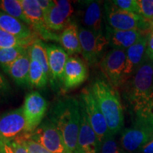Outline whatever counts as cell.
Returning a JSON list of instances; mask_svg holds the SVG:
<instances>
[{"mask_svg": "<svg viewBox=\"0 0 153 153\" xmlns=\"http://www.w3.org/2000/svg\"><path fill=\"white\" fill-rule=\"evenodd\" d=\"M122 88L132 119H153V61L146 57Z\"/></svg>", "mask_w": 153, "mask_h": 153, "instance_id": "obj_1", "label": "cell"}, {"mask_svg": "<svg viewBox=\"0 0 153 153\" xmlns=\"http://www.w3.org/2000/svg\"><path fill=\"white\" fill-rule=\"evenodd\" d=\"M48 118L60 132L69 151L76 153L81 120L79 100L72 97L59 99L51 107Z\"/></svg>", "mask_w": 153, "mask_h": 153, "instance_id": "obj_2", "label": "cell"}, {"mask_svg": "<svg viewBox=\"0 0 153 153\" xmlns=\"http://www.w3.org/2000/svg\"><path fill=\"white\" fill-rule=\"evenodd\" d=\"M90 89L111 134L114 135L122 129L124 124L123 108L118 89L104 77L94 79Z\"/></svg>", "mask_w": 153, "mask_h": 153, "instance_id": "obj_3", "label": "cell"}, {"mask_svg": "<svg viewBox=\"0 0 153 153\" xmlns=\"http://www.w3.org/2000/svg\"><path fill=\"white\" fill-rule=\"evenodd\" d=\"M104 14L108 26L114 29L150 32V22L141 15L118 8L111 1H105Z\"/></svg>", "mask_w": 153, "mask_h": 153, "instance_id": "obj_4", "label": "cell"}, {"mask_svg": "<svg viewBox=\"0 0 153 153\" xmlns=\"http://www.w3.org/2000/svg\"><path fill=\"white\" fill-rule=\"evenodd\" d=\"M153 140V119L133 120L130 128L123 130L120 136V147L128 153L140 151Z\"/></svg>", "mask_w": 153, "mask_h": 153, "instance_id": "obj_5", "label": "cell"}, {"mask_svg": "<svg viewBox=\"0 0 153 153\" xmlns=\"http://www.w3.org/2000/svg\"><path fill=\"white\" fill-rule=\"evenodd\" d=\"M126 51L111 49L100 61V68L105 78L115 88H122L127 82L125 75Z\"/></svg>", "mask_w": 153, "mask_h": 153, "instance_id": "obj_6", "label": "cell"}, {"mask_svg": "<svg viewBox=\"0 0 153 153\" xmlns=\"http://www.w3.org/2000/svg\"><path fill=\"white\" fill-rule=\"evenodd\" d=\"M79 101L101 144L106 137L111 135V134L108 130L104 115L101 113L91 92L90 87H87L82 89L80 94Z\"/></svg>", "mask_w": 153, "mask_h": 153, "instance_id": "obj_7", "label": "cell"}, {"mask_svg": "<svg viewBox=\"0 0 153 153\" xmlns=\"http://www.w3.org/2000/svg\"><path fill=\"white\" fill-rule=\"evenodd\" d=\"M26 137L52 153H71L67 148L60 132L49 118L44 120L33 133Z\"/></svg>", "mask_w": 153, "mask_h": 153, "instance_id": "obj_8", "label": "cell"}, {"mask_svg": "<svg viewBox=\"0 0 153 153\" xmlns=\"http://www.w3.org/2000/svg\"><path fill=\"white\" fill-rule=\"evenodd\" d=\"M79 36L82 56L89 65H95L101 60L108 45L106 36L104 33H96L85 27H79Z\"/></svg>", "mask_w": 153, "mask_h": 153, "instance_id": "obj_9", "label": "cell"}, {"mask_svg": "<svg viewBox=\"0 0 153 153\" xmlns=\"http://www.w3.org/2000/svg\"><path fill=\"white\" fill-rule=\"evenodd\" d=\"M27 135L22 107L0 116V142L18 141Z\"/></svg>", "mask_w": 153, "mask_h": 153, "instance_id": "obj_10", "label": "cell"}, {"mask_svg": "<svg viewBox=\"0 0 153 153\" xmlns=\"http://www.w3.org/2000/svg\"><path fill=\"white\" fill-rule=\"evenodd\" d=\"M48 108L47 100L38 91H31L26 96L22 108L28 135L33 133L43 122Z\"/></svg>", "mask_w": 153, "mask_h": 153, "instance_id": "obj_11", "label": "cell"}, {"mask_svg": "<svg viewBox=\"0 0 153 153\" xmlns=\"http://www.w3.org/2000/svg\"><path fill=\"white\" fill-rule=\"evenodd\" d=\"M21 2L26 16L30 23V27L38 37L45 41L59 42V36L47 26L43 12L38 6L37 0H21Z\"/></svg>", "mask_w": 153, "mask_h": 153, "instance_id": "obj_12", "label": "cell"}, {"mask_svg": "<svg viewBox=\"0 0 153 153\" xmlns=\"http://www.w3.org/2000/svg\"><path fill=\"white\" fill-rule=\"evenodd\" d=\"M73 8L69 1H54V5L44 14L45 23L52 31L62 30L72 22Z\"/></svg>", "mask_w": 153, "mask_h": 153, "instance_id": "obj_13", "label": "cell"}, {"mask_svg": "<svg viewBox=\"0 0 153 153\" xmlns=\"http://www.w3.org/2000/svg\"><path fill=\"white\" fill-rule=\"evenodd\" d=\"M88 77V69L79 57L69 56L62 76V89L68 91L78 87Z\"/></svg>", "mask_w": 153, "mask_h": 153, "instance_id": "obj_14", "label": "cell"}, {"mask_svg": "<svg viewBox=\"0 0 153 153\" xmlns=\"http://www.w3.org/2000/svg\"><path fill=\"white\" fill-rule=\"evenodd\" d=\"M81 106V120L77 139L76 153H99L101 144L89 123L83 106Z\"/></svg>", "mask_w": 153, "mask_h": 153, "instance_id": "obj_15", "label": "cell"}, {"mask_svg": "<svg viewBox=\"0 0 153 153\" xmlns=\"http://www.w3.org/2000/svg\"><path fill=\"white\" fill-rule=\"evenodd\" d=\"M46 52L51 84L55 85L56 82L62 83L63 73L69 55L62 47L51 43H46Z\"/></svg>", "mask_w": 153, "mask_h": 153, "instance_id": "obj_16", "label": "cell"}, {"mask_svg": "<svg viewBox=\"0 0 153 153\" xmlns=\"http://www.w3.org/2000/svg\"><path fill=\"white\" fill-rule=\"evenodd\" d=\"M150 32L141 31L138 30H116L106 26V37L108 41V45L113 49L126 51L130 47Z\"/></svg>", "mask_w": 153, "mask_h": 153, "instance_id": "obj_17", "label": "cell"}, {"mask_svg": "<svg viewBox=\"0 0 153 153\" xmlns=\"http://www.w3.org/2000/svg\"><path fill=\"white\" fill-rule=\"evenodd\" d=\"M148 34L143 36L137 43L126 51L125 75L127 81L133 76L146 58V46Z\"/></svg>", "mask_w": 153, "mask_h": 153, "instance_id": "obj_18", "label": "cell"}, {"mask_svg": "<svg viewBox=\"0 0 153 153\" xmlns=\"http://www.w3.org/2000/svg\"><path fill=\"white\" fill-rule=\"evenodd\" d=\"M0 28L21 39L35 41L39 38L30 26L1 11H0Z\"/></svg>", "mask_w": 153, "mask_h": 153, "instance_id": "obj_19", "label": "cell"}, {"mask_svg": "<svg viewBox=\"0 0 153 153\" xmlns=\"http://www.w3.org/2000/svg\"><path fill=\"white\" fill-rule=\"evenodd\" d=\"M30 58L27 53L19 57L9 65L1 68L4 73L8 75L17 85H28Z\"/></svg>", "mask_w": 153, "mask_h": 153, "instance_id": "obj_20", "label": "cell"}, {"mask_svg": "<svg viewBox=\"0 0 153 153\" xmlns=\"http://www.w3.org/2000/svg\"><path fill=\"white\" fill-rule=\"evenodd\" d=\"M84 11L83 24L86 28L96 33H103V14L99 1H87Z\"/></svg>", "mask_w": 153, "mask_h": 153, "instance_id": "obj_21", "label": "cell"}, {"mask_svg": "<svg viewBox=\"0 0 153 153\" xmlns=\"http://www.w3.org/2000/svg\"><path fill=\"white\" fill-rule=\"evenodd\" d=\"M79 27L75 22H72L59 36V42L69 55L81 53L79 36Z\"/></svg>", "mask_w": 153, "mask_h": 153, "instance_id": "obj_22", "label": "cell"}, {"mask_svg": "<svg viewBox=\"0 0 153 153\" xmlns=\"http://www.w3.org/2000/svg\"><path fill=\"white\" fill-rule=\"evenodd\" d=\"M48 80L41 63L37 60L30 59L28 85L33 88L43 89L46 87Z\"/></svg>", "mask_w": 153, "mask_h": 153, "instance_id": "obj_23", "label": "cell"}, {"mask_svg": "<svg viewBox=\"0 0 153 153\" xmlns=\"http://www.w3.org/2000/svg\"><path fill=\"white\" fill-rule=\"evenodd\" d=\"M28 53L30 59L37 60L38 62L41 63L49 79L50 70L48 62L46 43H43L41 39L38 38L33 42V43L28 48Z\"/></svg>", "mask_w": 153, "mask_h": 153, "instance_id": "obj_24", "label": "cell"}, {"mask_svg": "<svg viewBox=\"0 0 153 153\" xmlns=\"http://www.w3.org/2000/svg\"><path fill=\"white\" fill-rule=\"evenodd\" d=\"M0 11L19 19L30 26V23L25 14L21 0H0Z\"/></svg>", "mask_w": 153, "mask_h": 153, "instance_id": "obj_25", "label": "cell"}, {"mask_svg": "<svg viewBox=\"0 0 153 153\" xmlns=\"http://www.w3.org/2000/svg\"><path fill=\"white\" fill-rule=\"evenodd\" d=\"M33 41L30 40L21 39L0 28V49L15 47L28 48L33 43Z\"/></svg>", "mask_w": 153, "mask_h": 153, "instance_id": "obj_26", "label": "cell"}, {"mask_svg": "<svg viewBox=\"0 0 153 153\" xmlns=\"http://www.w3.org/2000/svg\"><path fill=\"white\" fill-rule=\"evenodd\" d=\"M28 48L15 47L0 49V67H6L27 53Z\"/></svg>", "mask_w": 153, "mask_h": 153, "instance_id": "obj_27", "label": "cell"}, {"mask_svg": "<svg viewBox=\"0 0 153 153\" xmlns=\"http://www.w3.org/2000/svg\"><path fill=\"white\" fill-rule=\"evenodd\" d=\"M99 153H128L120 147L113 135H110L101 143Z\"/></svg>", "mask_w": 153, "mask_h": 153, "instance_id": "obj_28", "label": "cell"}, {"mask_svg": "<svg viewBox=\"0 0 153 153\" xmlns=\"http://www.w3.org/2000/svg\"><path fill=\"white\" fill-rule=\"evenodd\" d=\"M0 150L3 153H28L26 148L19 141L0 142Z\"/></svg>", "mask_w": 153, "mask_h": 153, "instance_id": "obj_29", "label": "cell"}, {"mask_svg": "<svg viewBox=\"0 0 153 153\" xmlns=\"http://www.w3.org/2000/svg\"><path fill=\"white\" fill-rule=\"evenodd\" d=\"M111 1L116 7L122 10L140 14V7L137 0H114Z\"/></svg>", "mask_w": 153, "mask_h": 153, "instance_id": "obj_30", "label": "cell"}, {"mask_svg": "<svg viewBox=\"0 0 153 153\" xmlns=\"http://www.w3.org/2000/svg\"><path fill=\"white\" fill-rule=\"evenodd\" d=\"M18 141L26 148L28 153H52L43 148L41 145L38 144L33 140L28 138L26 135Z\"/></svg>", "mask_w": 153, "mask_h": 153, "instance_id": "obj_31", "label": "cell"}, {"mask_svg": "<svg viewBox=\"0 0 153 153\" xmlns=\"http://www.w3.org/2000/svg\"><path fill=\"white\" fill-rule=\"evenodd\" d=\"M140 14L149 22L153 21V0H138Z\"/></svg>", "mask_w": 153, "mask_h": 153, "instance_id": "obj_32", "label": "cell"}, {"mask_svg": "<svg viewBox=\"0 0 153 153\" xmlns=\"http://www.w3.org/2000/svg\"><path fill=\"white\" fill-rule=\"evenodd\" d=\"M10 84L2 72L0 71V98H4L11 94Z\"/></svg>", "mask_w": 153, "mask_h": 153, "instance_id": "obj_33", "label": "cell"}, {"mask_svg": "<svg viewBox=\"0 0 153 153\" xmlns=\"http://www.w3.org/2000/svg\"><path fill=\"white\" fill-rule=\"evenodd\" d=\"M146 57L153 61V31L150 32L148 34L146 46Z\"/></svg>", "mask_w": 153, "mask_h": 153, "instance_id": "obj_34", "label": "cell"}, {"mask_svg": "<svg viewBox=\"0 0 153 153\" xmlns=\"http://www.w3.org/2000/svg\"><path fill=\"white\" fill-rule=\"evenodd\" d=\"M37 2L43 12V14L47 13L54 5V1H51V0H37Z\"/></svg>", "mask_w": 153, "mask_h": 153, "instance_id": "obj_35", "label": "cell"}, {"mask_svg": "<svg viewBox=\"0 0 153 153\" xmlns=\"http://www.w3.org/2000/svg\"><path fill=\"white\" fill-rule=\"evenodd\" d=\"M141 153H153V140L148 143L140 150Z\"/></svg>", "mask_w": 153, "mask_h": 153, "instance_id": "obj_36", "label": "cell"}, {"mask_svg": "<svg viewBox=\"0 0 153 153\" xmlns=\"http://www.w3.org/2000/svg\"><path fill=\"white\" fill-rule=\"evenodd\" d=\"M153 31V21L150 22V32Z\"/></svg>", "mask_w": 153, "mask_h": 153, "instance_id": "obj_37", "label": "cell"}, {"mask_svg": "<svg viewBox=\"0 0 153 153\" xmlns=\"http://www.w3.org/2000/svg\"><path fill=\"white\" fill-rule=\"evenodd\" d=\"M0 153H3V152H1V150H0Z\"/></svg>", "mask_w": 153, "mask_h": 153, "instance_id": "obj_38", "label": "cell"}]
</instances>
